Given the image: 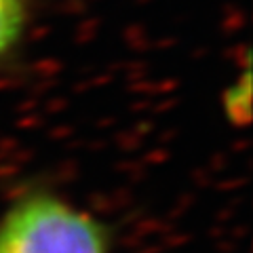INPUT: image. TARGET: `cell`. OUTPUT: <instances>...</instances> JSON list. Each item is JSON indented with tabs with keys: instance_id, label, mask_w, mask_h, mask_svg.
<instances>
[{
	"instance_id": "cell-2",
	"label": "cell",
	"mask_w": 253,
	"mask_h": 253,
	"mask_svg": "<svg viewBox=\"0 0 253 253\" xmlns=\"http://www.w3.org/2000/svg\"><path fill=\"white\" fill-rule=\"evenodd\" d=\"M32 21V0H0V74L9 70L26 49Z\"/></svg>"
},
{
	"instance_id": "cell-1",
	"label": "cell",
	"mask_w": 253,
	"mask_h": 253,
	"mask_svg": "<svg viewBox=\"0 0 253 253\" xmlns=\"http://www.w3.org/2000/svg\"><path fill=\"white\" fill-rule=\"evenodd\" d=\"M0 253H110V232L66 196L30 188L0 213Z\"/></svg>"
}]
</instances>
